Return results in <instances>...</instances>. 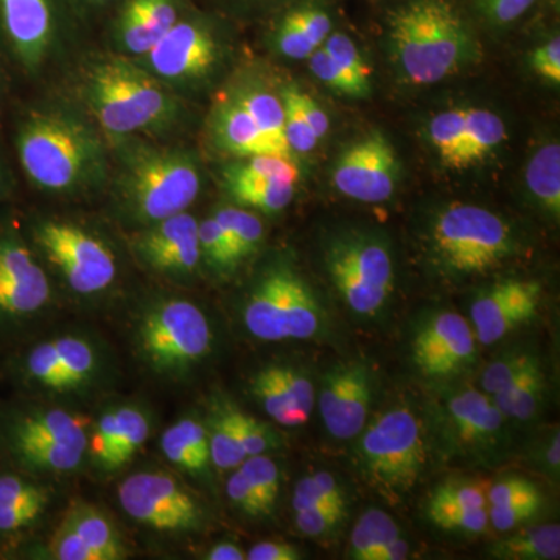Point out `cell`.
I'll list each match as a JSON object with an SVG mask.
<instances>
[{"label":"cell","instance_id":"cell-52","mask_svg":"<svg viewBox=\"0 0 560 560\" xmlns=\"http://www.w3.org/2000/svg\"><path fill=\"white\" fill-rule=\"evenodd\" d=\"M345 515L346 512L315 508V510L294 512V522L304 536L324 537L340 525Z\"/></svg>","mask_w":560,"mask_h":560},{"label":"cell","instance_id":"cell-44","mask_svg":"<svg viewBox=\"0 0 560 560\" xmlns=\"http://www.w3.org/2000/svg\"><path fill=\"white\" fill-rule=\"evenodd\" d=\"M323 49L330 55L331 60L340 68L349 72L360 83L371 86L372 70L364 58L361 57L359 47L346 33L331 32L324 40Z\"/></svg>","mask_w":560,"mask_h":560},{"label":"cell","instance_id":"cell-48","mask_svg":"<svg viewBox=\"0 0 560 560\" xmlns=\"http://www.w3.org/2000/svg\"><path fill=\"white\" fill-rule=\"evenodd\" d=\"M541 503H544V499L536 497V499L495 504L488 511L489 522L500 533H508V530L518 528L523 523L529 522L540 510Z\"/></svg>","mask_w":560,"mask_h":560},{"label":"cell","instance_id":"cell-19","mask_svg":"<svg viewBox=\"0 0 560 560\" xmlns=\"http://www.w3.org/2000/svg\"><path fill=\"white\" fill-rule=\"evenodd\" d=\"M136 253L151 270L172 276L191 275L201 260L198 221L183 212L151 224L136 242Z\"/></svg>","mask_w":560,"mask_h":560},{"label":"cell","instance_id":"cell-55","mask_svg":"<svg viewBox=\"0 0 560 560\" xmlns=\"http://www.w3.org/2000/svg\"><path fill=\"white\" fill-rule=\"evenodd\" d=\"M530 66L540 79L552 84L560 83V39L555 36L548 43L534 49L530 54Z\"/></svg>","mask_w":560,"mask_h":560},{"label":"cell","instance_id":"cell-49","mask_svg":"<svg viewBox=\"0 0 560 560\" xmlns=\"http://www.w3.org/2000/svg\"><path fill=\"white\" fill-rule=\"evenodd\" d=\"M430 521L438 528L453 530V533L481 534L488 528L489 514L486 508L482 510H452L431 512Z\"/></svg>","mask_w":560,"mask_h":560},{"label":"cell","instance_id":"cell-27","mask_svg":"<svg viewBox=\"0 0 560 560\" xmlns=\"http://www.w3.org/2000/svg\"><path fill=\"white\" fill-rule=\"evenodd\" d=\"M65 522L79 534L81 540L90 545L98 560L124 559L127 555L113 523L91 504L80 503L70 508Z\"/></svg>","mask_w":560,"mask_h":560},{"label":"cell","instance_id":"cell-46","mask_svg":"<svg viewBox=\"0 0 560 560\" xmlns=\"http://www.w3.org/2000/svg\"><path fill=\"white\" fill-rule=\"evenodd\" d=\"M235 416H237L238 436H241V444L246 458L248 456L267 455V453L279 447V436L270 425L246 415L238 408Z\"/></svg>","mask_w":560,"mask_h":560},{"label":"cell","instance_id":"cell-40","mask_svg":"<svg viewBox=\"0 0 560 560\" xmlns=\"http://www.w3.org/2000/svg\"><path fill=\"white\" fill-rule=\"evenodd\" d=\"M307 60L313 75L337 94L353 98H364L371 94L372 88L353 79L349 72L331 60L330 55L323 47L313 51Z\"/></svg>","mask_w":560,"mask_h":560},{"label":"cell","instance_id":"cell-30","mask_svg":"<svg viewBox=\"0 0 560 560\" xmlns=\"http://www.w3.org/2000/svg\"><path fill=\"white\" fill-rule=\"evenodd\" d=\"M506 138V125L495 113L480 108L466 109V135L459 156V171L488 158L490 151L500 147Z\"/></svg>","mask_w":560,"mask_h":560},{"label":"cell","instance_id":"cell-20","mask_svg":"<svg viewBox=\"0 0 560 560\" xmlns=\"http://www.w3.org/2000/svg\"><path fill=\"white\" fill-rule=\"evenodd\" d=\"M445 418L460 451L489 455L504 444V416L489 394L458 390L445 401Z\"/></svg>","mask_w":560,"mask_h":560},{"label":"cell","instance_id":"cell-56","mask_svg":"<svg viewBox=\"0 0 560 560\" xmlns=\"http://www.w3.org/2000/svg\"><path fill=\"white\" fill-rule=\"evenodd\" d=\"M301 482L305 488L316 493L319 499L326 500L327 503L346 511V506H348L346 493L341 486L338 485V481L335 480L334 475L327 474V471H315V474L302 478Z\"/></svg>","mask_w":560,"mask_h":560},{"label":"cell","instance_id":"cell-3","mask_svg":"<svg viewBox=\"0 0 560 560\" xmlns=\"http://www.w3.org/2000/svg\"><path fill=\"white\" fill-rule=\"evenodd\" d=\"M117 191L131 220L154 224L194 205L201 191L200 167L187 151L135 147L125 151Z\"/></svg>","mask_w":560,"mask_h":560},{"label":"cell","instance_id":"cell-50","mask_svg":"<svg viewBox=\"0 0 560 560\" xmlns=\"http://www.w3.org/2000/svg\"><path fill=\"white\" fill-rule=\"evenodd\" d=\"M228 497L232 501L235 508L242 512V514L249 515V517H264L268 515L265 510L264 503H261L259 495L256 490L245 477V474L241 469L234 471L231 475L230 480L226 485Z\"/></svg>","mask_w":560,"mask_h":560},{"label":"cell","instance_id":"cell-11","mask_svg":"<svg viewBox=\"0 0 560 560\" xmlns=\"http://www.w3.org/2000/svg\"><path fill=\"white\" fill-rule=\"evenodd\" d=\"M119 500L132 521L161 533H197L206 523L200 500L164 471L131 475L120 485Z\"/></svg>","mask_w":560,"mask_h":560},{"label":"cell","instance_id":"cell-7","mask_svg":"<svg viewBox=\"0 0 560 560\" xmlns=\"http://www.w3.org/2000/svg\"><path fill=\"white\" fill-rule=\"evenodd\" d=\"M324 265L335 290L353 316L382 315L394 290V259L388 242L366 230L338 232L327 242Z\"/></svg>","mask_w":560,"mask_h":560},{"label":"cell","instance_id":"cell-38","mask_svg":"<svg viewBox=\"0 0 560 560\" xmlns=\"http://www.w3.org/2000/svg\"><path fill=\"white\" fill-rule=\"evenodd\" d=\"M488 488L482 482L453 480L434 490L429 501L431 512L482 510L488 503Z\"/></svg>","mask_w":560,"mask_h":560},{"label":"cell","instance_id":"cell-28","mask_svg":"<svg viewBox=\"0 0 560 560\" xmlns=\"http://www.w3.org/2000/svg\"><path fill=\"white\" fill-rule=\"evenodd\" d=\"M490 556L506 560H555L560 558L559 525L517 530L490 547Z\"/></svg>","mask_w":560,"mask_h":560},{"label":"cell","instance_id":"cell-35","mask_svg":"<svg viewBox=\"0 0 560 560\" xmlns=\"http://www.w3.org/2000/svg\"><path fill=\"white\" fill-rule=\"evenodd\" d=\"M250 393L265 412L280 425L296 427L307 422L291 399L289 390L280 383L272 366L257 372L250 381Z\"/></svg>","mask_w":560,"mask_h":560},{"label":"cell","instance_id":"cell-10","mask_svg":"<svg viewBox=\"0 0 560 560\" xmlns=\"http://www.w3.org/2000/svg\"><path fill=\"white\" fill-rule=\"evenodd\" d=\"M35 242L75 293L91 296L113 285L116 259L90 232L65 221H44L35 228Z\"/></svg>","mask_w":560,"mask_h":560},{"label":"cell","instance_id":"cell-22","mask_svg":"<svg viewBox=\"0 0 560 560\" xmlns=\"http://www.w3.org/2000/svg\"><path fill=\"white\" fill-rule=\"evenodd\" d=\"M213 140L221 150L238 158L257 156V154H279L287 156L282 150L264 131L248 110L243 108L234 97L228 98L215 109L212 117ZM291 158V156H287Z\"/></svg>","mask_w":560,"mask_h":560},{"label":"cell","instance_id":"cell-13","mask_svg":"<svg viewBox=\"0 0 560 560\" xmlns=\"http://www.w3.org/2000/svg\"><path fill=\"white\" fill-rule=\"evenodd\" d=\"M400 179L396 149L382 131H371L342 151L334 168V186L350 200L388 201Z\"/></svg>","mask_w":560,"mask_h":560},{"label":"cell","instance_id":"cell-31","mask_svg":"<svg viewBox=\"0 0 560 560\" xmlns=\"http://www.w3.org/2000/svg\"><path fill=\"white\" fill-rule=\"evenodd\" d=\"M150 431V416L145 411L131 405L117 408V425L113 444L98 467L105 471L120 469L145 444Z\"/></svg>","mask_w":560,"mask_h":560},{"label":"cell","instance_id":"cell-25","mask_svg":"<svg viewBox=\"0 0 560 560\" xmlns=\"http://www.w3.org/2000/svg\"><path fill=\"white\" fill-rule=\"evenodd\" d=\"M530 197L544 212L558 220L560 217V147L550 142L530 156L525 171Z\"/></svg>","mask_w":560,"mask_h":560},{"label":"cell","instance_id":"cell-2","mask_svg":"<svg viewBox=\"0 0 560 560\" xmlns=\"http://www.w3.org/2000/svg\"><path fill=\"white\" fill-rule=\"evenodd\" d=\"M18 153L28 178L49 191H72L103 172L105 150L86 125L60 116L38 114L22 125Z\"/></svg>","mask_w":560,"mask_h":560},{"label":"cell","instance_id":"cell-1","mask_svg":"<svg viewBox=\"0 0 560 560\" xmlns=\"http://www.w3.org/2000/svg\"><path fill=\"white\" fill-rule=\"evenodd\" d=\"M389 44L412 84L440 83L474 58L475 40L447 0H408L389 18Z\"/></svg>","mask_w":560,"mask_h":560},{"label":"cell","instance_id":"cell-62","mask_svg":"<svg viewBox=\"0 0 560 560\" xmlns=\"http://www.w3.org/2000/svg\"><path fill=\"white\" fill-rule=\"evenodd\" d=\"M559 431H556V433L550 438V441H548L544 455H541L544 456L545 466H548V469H550L552 474H555V470L556 474L559 471Z\"/></svg>","mask_w":560,"mask_h":560},{"label":"cell","instance_id":"cell-15","mask_svg":"<svg viewBox=\"0 0 560 560\" xmlns=\"http://www.w3.org/2000/svg\"><path fill=\"white\" fill-rule=\"evenodd\" d=\"M374 382L370 368L361 363L338 364L324 375L319 411L326 430L335 440L359 436L370 418Z\"/></svg>","mask_w":560,"mask_h":560},{"label":"cell","instance_id":"cell-6","mask_svg":"<svg viewBox=\"0 0 560 560\" xmlns=\"http://www.w3.org/2000/svg\"><path fill=\"white\" fill-rule=\"evenodd\" d=\"M136 346L150 371L178 381L212 352V327L195 302L167 298L154 302L140 315Z\"/></svg>","mask_w":560,"mask_h":560},{"label":"cell","instance_id":"cell-12","mask_svg":"<svg viewBox=\"0 0 560 560\" xmlns=\"http://www.w3.org/2000/svg\"><path fill=\"white\" fill-rule=\"evenodd\" d=\"M50 302V283L33 250L13 230H0V338L13 337Z\"/></svg>","mask_w":560,"mask_h":560},{"label":"cell","instance_id":"cell-59","mask_svg":"<svg viewBox=\"0 0 560 560\" xmlns=\"http://www.w3.org/2000/svg\"><path fill=\"white\" fill-rule=\"evenodd\" d=\"M246 559L249 560H298L302 559V552L294 545L287 541H260L254 545Z\"/></svg>","mask_w":560,"mask_h":560},{"label":"cell","instance_id":"cell-14","mask_svg":"<svg viewBox=\"0 0 560 560\" xmlns=\"http://www.w3.org/2000/svg\"><path fill=\"white\" fill-rule=\"evenodd\" d=\"M300 171L293 158L257 154L242 158L224 173L226 189L235 201L265 213L287 209L296 194Z\"/></svg>","mask_w":560,"mask_h":560},{"label":"cell","instance_id":"cell-29","mask_svg":"<svg viewBox=\"0 0 560 560\" xmlns=\"http://www.w3.org/2000/svg\"><path fill=\"white\" fill-rule=\"evenodd\" d=\"M55 345L60 357V377L55 390L79 389L97 375L101 355L90 340L66 335L55 338Z\"/></svg>","mask_w":560,"mask_h":560},{"label":"cell","instance_id":"cell-53","mask_svg":"<svg viewBox=\"0 0 560 560\" xmlns=\"http://www.w3.org/2000/svg\"><path fill=\"white\" fill-rule=\"evenodd\" d=\"M536 497H541L539 488L523 477L503 478L490 486L488 490V500L492 506L511 503V501L536 499Z\"/></svg>","mask_w":560,"mask_h":560},{"label":"cell","instance_id":"cell-24","mask_svg":"<svg viewBox=\"0 0 560 560\" xmlns=\"http://www.w3.org/2000/svg\"><path fill=\"white\" fill-rule=\"evenodd\" d=\"M334 32L329 13L318 5H304L290 11L280 22L276 44L280 54L291 60H307L313 51L323 47Z\"/></svg>","mask_w":560,"mask_h":560},{"label":"cell","instance_id":"cell-60","mask_svg":"<svg viewBox=\"0 0 560 560\" xmlns=\"http://www.w3.org/2000/svg\"><path fill=\"white\" fill-rule=\"evenodd\" d=\"M410 555V541L405 537H396L386 544L381 551L375 556V560H401L407 559Z\"/></svg>","mask_w":560,"mask_h":560},{"label":"cell","instance_id":"cell-51","mask_svg":"<svg viewBox=\"0 0 560 560\" xmlns=\"http://www.w3.org/2000/svg\"><path fill=\"white\" fill-rule=\"evenodd\" d=\"M50 552L55 559L60 560H98L90 545L81 540L79 534L65 521L51 539Z\"/></svg>","mask_w":560,"mask_h":560},{"label":"cell","instance_id":"cell-36","mask_svg":"<svg viewBox=\"0 0 560 560\" xmlns=\"http://www.w3.org/2000/svg\"><path fill=\"white\" fill-rule=\"evenodd\" d=\"M431 145L447 167L459 171V156L466 135V109H447L436 114L429 125Z\"/></svg>","mask_w":560,"mask_h":560},{"label":"cell","instance_id":"cell-5","mask_svg":"<svg viewBox=\"0 0 560 560\" xmlns=\"http://www.w3.org/2000/svg\"><path fill=\"white\" fill-rule=\"evenodd\" d=\"M431 256L452 278H470L497 270L518 254V241L508 221L474 205H452L434 217Z\"/></svg>","mask_w":560,"mask_h":560},{"label":"cell","instance_id":"cell-32","mask_svg":"<svg viewBox=\"0 0 560 560\" xmlns=\"http://www.w3.org/2000/svg\"><path fill=\"white\" fill-rule=\"evenodd\" d=\"M545 389H547L545 374L540 363H537L517 381L512 382L506 389L492 396V399L497 408L503 412L504 418L529 420L540 410Z\"/></svg>","mask_w":560,"mask_h":560},{"label":"cell","instance_id":"cell-57","mask_svg":"<svg viewBox=\"0 0 560 560\" xmlns=\"http://www.w3.org/2000/svg\"><path fill=\"white\" fill-rule=\"evenodd\" d=\"M117 425V408H109L103 412L94 427V433L91 438V455L94 456L95 464H101L106 453L113 444L114 433Z\"/></svg>","mask_w":560,"mask_h":560},{"label":"cell","instance_id":"cell-37","mask_svg":"<svg viewBox=\"0 0 560 560\" xmlns=\"http://www.w3.org/2000/svg\"><path fill=\"white\" fill-rule=\"evenodd\" d=\"M213 219L219 221L221 230L226 232L241 260L256 254L264 242V224L245 209L223 208L217 210Z\"/></svg>","mask_w":560,"mask_h":560},{"label":"cell","instance_id":"cell-47","mask_svg":"<svg viewBox=\"0 0 560 560\" xmlns=\"http://www.w3.org/2000/svg\"><path fill=\"white\" fill-rule=\"evenodd\" d=\"M280 383L289 390L291 399L296 405L298 410L305 419L311 418L313 408H315L316 390L311 377L305 375L304 371L298 368L285 366V364H275L272 366Z\"/></svg>","mask_w":560,"mask_h":560},{"label":"cell","instance_id":"cell-9","mask_svg":"<svg viewBox=\"0 0 560 560\" xmlns=\"http://www.w3.org/2000/svg\"><path fill=\"white\" fill-rule=\"evenodd\" d=\"M360 434V466L368 481L386 499L407 495L427 466L418 416L407 407L390 408Z\"/></svg>","mask_w":560,"mask_h":560},{"label":"cell","instance_id":"cell-8","mask_svg":"<svg viewBox=\"0 0 560 560\" xmlns=\"http://www.w3.org/2000/svg\"><path fill=\"white\" fill-rule=\"evenodd\" d=\"M243 323L257 340H311L323 331L326 313L315 291L293 268L276 265L250 289Z\"/></svg>","mask_w":560,"mask_h":560},{"label":"cell","instance_id":"cell-21","mask_svg":"<svg viewBox=\"0 0 560 560\" xmlns=\"http://www.w3.org/2000/svg\"><path fill=\"white\" fill-rule=\"evenodd\" d=\"M0 24L27 65H36L50 43L49 0H0Z\"/></svg>","mask_w":560,"mask_h":560},{"label":"cell","instance_id":"cell-58","mask_svg":"<svg viewBox=\"0 0 560 560\" xmlns=\"http://www.w3.org/2000/svg\"><path fill=\"white\" fill-rule=\"evenodd\" d=\"M296 101L302 114H304L305 119H307L308 125H311L312 131L315 132L316 138H318V140L326 138L330 128L329 116H327L326 110L320 108L318 102H316L312 95L298 90V88Z\"/></svg>","mask_w":560,"mask_h":560},{"label":"cell","instance_id":"cell-17","mask_svg":"<svg viewBox=\"0 0 560 560\" xmlns=\"http://www.w3.org/2000/svg\"><path fill=\"white\" fill-rule=\"evenodd\" d=\"M475 350L474 329L456 312H438L430 316L412 340V360L427 377L456 374L470 364Z\"/></svg>","mask_w":560,"mask_h":560},{"label":"cell","instance_id":"cell-39","mask_svg":"<svg viewBox=\"0 0 560 560\" xmlns=\"http://www.w3.org/2000/svg\"><path fill=\"white\" fill-rule=\"evenodd\" d=\"M198 242H200L201 259H205L212 270L230 272L241 261L226 232L221 230L219 221L213 217L198 223Z\"/></svg>","mask_w":560,"mask_h":560},{"label":"cell","instance_id":"cell-4","mask_svg":"<svg viewBox=\"0 0 560 560\" xmlns=\"http://www.w3.org/2000/svg\"><path fill=\"white\" fill-rule=\"evenodd\" d=\"M84 101L103 130L114 136L156 131L176 119L175 98L145 70L106 58L88 73Z\"/></svg>","mask_w":560,"mask_h":560},{"label":"cell","instance_id":"cell-41","mask_svg":"<svg viewBox=\"0 0 560 560\" xmlns=\"http://www.w3.org/2000/svg\"><path fill=\"white\" fill-rule=\"evenodd\" d=\"M537 363H540L539 359L529 350H514V352L506 353L490 363L482 372V390L490 397L495 396Z\"/></svg>","mask_w":560,"mask_h":560},{"label":"cell","instance_id":"cell-61","mask_svg":"<svg viewBox=\"0 0 560 560\" xmlns=\"http://www.w3.org/2000/svg\"><path fill=\"white\" fill-rule=\"evenodd\" d=\"M206 559L208 560H243L246 559V552L242 550L237 545L232 544V541H221V544H217L215 547L210 548L208 555H206Z\"/></svg>","mask_w":560,"mask_h":560},{"label":"cell","instance_id":"cell-18","mask_svg":"<svg viewBox=\"0 0 560 560\" xmlns=\"http://www.w3.org/2000/svg\"><path fill=\"white\" fill-rule=\"evenodd\" d=\"M541 287L534 280H503L482 290L470 307L471 329L481 345L490 346L536 315Z\"/></svg>","mask_w":560,"mask_h":560},{"label":"cell","instance_id":"cell-34","mask_svg":"<svg viewBox=\"0 0 560 560\" xmlns=\"http://www.w3.org/2000/svg\"><path fill=\"white\" fill-rule=\"evenodd\" d=\"M399 536V525L389 514L381 510L366 511L350 534L349 556L355 560H375L377 552Z\"/></svg>","mask_w":560,"mask_h":560},{"label":"cell","instance_id":"cell-16","mask_svg":"<svg viewBox=\"0 0 560 560\" xmlns=\"http://www.w3.org/2000/svg\"><path fill=\"white\" fill-rule=\"evenodd\" d=\"M151 72L173 83L206 79L220 60V46L212 32L197 22H176L147 54Z\"/></svg>","mask_w":560,"mask_h":560},{"label":"cell","instance_id":"cell-54","mask_svg":"<svg viewBox=\"0 0 560 560\" xmlns=\"http://www.w3.org/2000/svg\"><path fill=\"white\" fill-rule=\"evenodd\" d=\"M482 16L493 24L506 25L521 20L536 0H475Z\"/></svg>","mask_w":560,"mask_h":560},{"label":"cell","instance_id":"cell-23","mask_svg":"<svg viewBox=\"0 0 560 560\" xmlns=\"http://www.w3.org/2000/svg\"><path fill=\"white\" fill-rule=\"evenodd\" d=\"M176 22L173 0H130L119 21L121 46L132 55H147Z\"/></svg>","mask_w":560,"mask_h":560},{"label":"cell","instance_id":"cell-42","mask_svg":"<svg viewBox=\"0 0 560 560\" xmlns=\"http://www.w3.org/2000/svg\"><path fill=\"white\" fill-rule=\"evenodd\" d=\"M238 469L248 478L250 486L256 490L257 495L268 515L275 510L280 489V474L278 464L267 455L248 456Z\"/></svg>","mask_w":560,"mask_h":560},{"label":"cell","instance_id":"cell-45","mask_svg":"<svg viewBox=\"0 0 560 560\" xmlns=\"http://www.w3.org/2000/svg\"><path fill=\"white\" fill-rule=\"evenodd\" d=\"M161 448L165 458L179 467L180 470L191 475V477L205 478L208 474L210 464L197 455L190 442L186 440L183 431H180L178 422L162 434Z\"/></svg>","mask_w":560,"mask_h":560},{"label":"cell","instance_id":"cell-33","mask_svg":"<svg viewBox=\"0 0 560 560\" xmlns=\"http://www.w3.org/2000/svg\"><path fill=\"white\" fill-rule=\"evenodd\" d=\"M235 101L248 110L261 131L279 147L287 156L293 158L285 139V110L282 98L261 88H248L234 95Z\"/></svg>","mask_w":560,"mask_h":560},{"label":"cell","instance_id":"cell-43","mask_svg":"<svg viewBox=\"0 0 560 560\" xmlns=\"http://www.w3.org/2000/svg\"><path fill=\"white\" fill-rule=\"evenodd\" d=\"M283 110H285V139L291 153H311L318 145V138L298 105L296 86H289L282 92Z\"/></svg>","mask_w":560,"mask_h":560},{"label":"cell","instance_id":"cell-26","mask_svg":"<svg viewBox=\"0 0 560 560\" xmlns=\"http://www.w3.org/2000/svg\"><path fill=\"white\" fill-rule=\"evenodd\" d=\"M237 407L230 401H215L206 425L209 436L210 463L220 470L237 469L246 459L238 436Z\"/></svg>","mask_w":560,"mask_h":560}]
</instances>
